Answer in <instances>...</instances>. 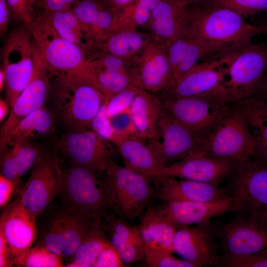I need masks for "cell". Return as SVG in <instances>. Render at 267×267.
<instances>
[{
  "label": "cell",
  "mask_w": 267,
  "mask_h": 267,
  "mask_svg": "<svg viewBox=\"0 0 267 267\" xmlns=\"http://www.w3.org/2000/svg\"><path fill=\"white\" fill-rule=\"evenodd\" d=\"M253 216L261 220L263 222L267 224V210Z\"/></svg>",
  "instance_id": "6125c7cd"
},
{
  "label": "cell",
  "mask_w": 267,
  "mask_h": 267,
  "mask_svg": "<svg viewBox=\"0 0 267 267\" xmlns=\"http://www.w3.org/2000/svg\"><path fill=\"white\" fill-rule=\"evenodd\" d=\"M100 222L93 225L75 250L70 262L65 267H90L105 244L108 241Z\"/></svg>",
  "instance_id": "836d02e7"
},
{
  "label": "cell",
  "mask_w": 267,
  "mask_h": 267,
  "mask_svg": "<svg viewBox=\"0 0 267 267\" xmlns=\"http://www.w3.org/2000/svg\"><path fill=\"white\" fill-rule=\"evenodd\" d=\"M241 164L192 152L171 165L162 167L159 177L170 176L219 185L222 180L229 178Z\"/></svg>",
  "instance_id": "d6986e66"
},
{
  "label": "cell",
  "mask_w": 267,
  "mask_h": 267,
  "mask_svg": "<svg viewBox=\"0 0 267 267\" xmlns=\"http://www.w3.org/2000/svg\"><path fill=\"white\" fill-rule=\"evenodd\" d=\"M185 5H201L210 3L215 0H176Z\"/></svg>",
  "instance_id": "680465c9"
},
{
  "label": "cell",
  "mask_w": 267,
  "mask_h": 267,
  "mask_svg": "<svg viewBox=\"0 0 267 267\" xmlns=\"http://www.w3.org/2000/svg\"><path fill=\"white\" fill-rule=\"evenodd\" d=\"M13 265L7 242L2 234L0 233V267H11Z\"/></svg>",
  "instance_id": "11a10c76"
},
{
  "label": "cell",
  "mask_w": 267,
  "mask_h": 267,
  "mask_svg": "<svg viewBox=\"0 0 267 267\" xmlns=\"http://www.w3.org/2000/svg\"><path fill=\"white\" fill-rule=\"evenodd\" d=\"M43 11L62 38L80 47L86 54L87 53L90 44L81 23L72 9L64 11Z\"/></svg>",
  "instance_id": "d6a6232c"
},
{
  "label": "cell",
  "mask_w": 267,
  "mask_h": 267,
  "mask_svg": "<svg viewBox=\"0 0 267 267\" xmlns=\"http://www.w3.org/2000/svg\"><path fill=\"white\" fill-rule=\"evenodd\" d=\"M105 95L119 92L133 86L131 74L113 69L93 67Z\"/></svg>",
  "instance_id": "74e56055"
},
{
  "label": "cell",
  "mask_w": 267,
  "mask_h": 267,
  "mask_svg": "<svg viewBox=\"0 0 267 267\" xmlns=\"http://www.w3.org/2000/svg\"><path fill=\"white\" fill-rule=\"evenodd\" d=\"M34 40L28 26L13 31L5 44L2 68L6 101L11 108L31 81L34 70Z\"/></svg>",
  "instance_id": "30bf717a"
},
{
  "label": "cell",
  "mask_w": 267,
  "mask_h": 267,
  "mask_svg": "<svg viewBox=\"0 0 267 267\" xmlns=\"http://www.w3.org/2000/svg\"><path fill=\"white\" fill-rule=\"evenodd\" d=\"M176 227L160 215L155 207H148L139 227L144 249L174 252L173 241Z\"/></svg>",
  "instance_id": "f1b7e54d"
},
{
  "label": "cell",
  "mask_w": 267,
  "mask_h": 267,
  "mask_svg": "<svg viewBox=\"0 0 267 267\" xmlns=\"http://www.w3.org/2000/svg\"><path fill=\"white\" fill-rule=\"evenodd\" d=\"M10 13L6 0H0V34L3 36L8 30Z\"/></svg>",
  "instance_id": "db71d44e"
},
{
  "label": "cell",
  "mask_w": 267,
  "mask_h": 267,
  "mask_svg": "<svg viewBox=\"0 0 267 267\" xmlns=\"http://www.w3.org/2000/svg\"><path fill=\"white\" fill-rule=\"evenodd\" d=\"M160 0H135L120 10L115 30L144 27ZM114 31V30H113Z\"/></svg>",
  "instance_id": "d590c367"
},
{
  "label": "cell",
  "mask_w": 267,
  "mask_h": 267,
  "mask_svg": "<svg viewBox=\"0 0 267 267\" xmlns=\"http://www.w3.org/2000/svg\"><path fill=\"white\" fill-rule=\"evenodd\" d=\"M63 175L57 157L51 154L41 156L28 180L19 191V202L37 217L58 195Z\"/></svg>",
  "instance_id": "7c38bea8"
},
{
  "label": "cell",
  "mask_w": 267,
  "mask_h": 267,
  "mask_svg": "<svg viewBox=\"0 0 267 267\" xmlns=\"http://www.w3.org/2000/svg\"><path fill=\"white\" fill-rule=\"evenodd\" d=\"M234 103L242 111L256 140L254 157L267 152V102L249 96Z\"/></svg>",
  "instance_id": "1f68e13d"
},
{
  "label": "cell",
  "mask_w": 267,
  "mask_h": 267,
  "mask_svg": "<svg viewBox=\"0 0 267 267\" xmlns=\"http://www.w3.org/2000/svg\"><path fill=\"white\" fill-rule=\"evenodd\" d=\"M57 102L61 117L74 130L91 129L105 94L91 84L76 78H58Z\"/></svg>",
  "instance_id": "ba28073f"
},
{
  "label": "cell",
  "mask_w": 267,
  "mask_h": 267,
  "mask_svg": "<svg viewBox=\"0 0 267 267\" xmlns=\"http://www.w3.org/2000/svg\"><path fill=\"white\" fill-rule=\"evenodd\" d=\"M217 266L227 267H267V248L244 255L222 256Z\"/></svg>",
  "instance_id": "ab89813d"
},
{
  "label": "cell",
  "mask_w": 267,
  "mask_h": 267,
  "mask_svg": "<svg viewBox=\"0 0 267 267\" xmlns=\"http://www.w3.org/2000/svg\"><path fill=\"white\" fill-rule=\"evenodd\" d=\"M9 107L6 100L0 99V121L1 122L5 118L8 111Z\"/></svg>",
  "instance_id": "91938a15"
},
{
  "label": "cell",
  "mask_w": 267,
  "mask_h": 267,
  "mask_svg": "<svg viewBox=\"0 0 267 267\" xmlns=\"http://www.w3.org/2000/svg\"><path fill=\"white\" fill-rule=\"evenodd\" d=\"M134 124L138 136L143 140H158V120L163 111L160 96L139 89L130 108Z\"/></svg>",
  "instance_id": "4316f807"
},
{
  "label": "cell",
  "mask_w": 267,
  "mask_h": 267,
  "mask_svg": "<svg viewBox=\"0 0 267 267\" xmlns=\"http://www.w3.org/2000/svg\"><path fill=\"white\" fill-rule=\"evenodd\" d=\"M208 4L230 8L243 17L267 12V0H215Z\"/></svg>",
  "instance_id": "b9f144b4"
},
{
  "label": "cell",
  "mask_w": 267,
  "mask_h": 267,
  "mask_svg": "<svg viewBox=\"0 0 267 267\" xmlns=\"http://www.w3.org/2000/svg\"><path fill=\"white\" fill-rule=\"evenodd\" d=\"M10 16L18 22L30 25L33 21L36 10L34 4L37 0H6Z\"/></svg>",
  "instance_id": "f6af8a7d"
},
{
  "label": "cell",
  "mask_w": 267,
  "mask_h": 267,
  "mask_svg": "<svg viewBox=\"0 0 267 267\" xmlns=\"http://www.w3.org/2000/svg\"><path fill=\"white\" fill-rule=\"evenodd\" d=\"M160 97L163 110L192 131L199 145L230 104L223 93L190 97Z\"/></svg>",
  "instance_id": "52a82bcc"
},
{
  "label": "cell",
  "mask_w": 267,
  "mask_h": 267,
  "mask_svg": "<svg viewBox=\"0 0 267 267\" xmlns=\"http://www.w3.org/2000/svg\"><path fill=\"white\" fill-rule=\"evenodd\" d=\"M261 28V34L267 36V21L260 24Z\"/></svg>",
  "instance_id": "be15d7a7"
},
{
  "label": "cell",
  "mask_w": 267,
  "mask_h": 267,
  "mask_svg": "<svg viewBox=\"0 0 267 267\" xmlns=\"http://www.w3.org/2000/svg\"><path fill=\"white\" fill-rule=\"evenodd\" d=\"M158 126L162 141L149 140L147 145L162 167L180 160L198 148L194 133L163 110Z\"/></svg>",
  "instance_id": "e0dca14e"
},
{
  "label": "cell",
  "mask_w": 267,
  "mask_h": 267,
  "mask_svg": "<svg viewBox=\"0 0 267 267\" xmlns=\"http://www.w3.org/2000/svg\"><path fill=\"white\" fill-rule=\"evenodd\" d=\"M36 217L18 198L3 211L0 219V233L8 245L11 262L31 247L37 235Z\"/></svg>",
  "instance_id": "ffe728a7"
},
{
  "label": "cell",
  "mask_w": 267,
  "mask_h": 267,
  "mask_svg": "<svg viewBox=\"0 0 267 267\" xmlns=\"http://www.w3.org/2000/svg\"><path fill=\"white\" fill-rule=\"evenodd\" d=\"M155 180L161 186L154 191L153 196L165 202H212L229 196L225 188H219L215 184L182 178L178 180L170 176H160Z\"/></svg>",
  "instance_id": "7402d4cb"
},
{
  "label": "cell",
  "mask_w": 267,
  "mask_h": 267,
  "mask_svg": "<svg viewBox=\"0 0 267 267\" xmlns=\"http://www.w3.org/2000/svg\"><path fill=\"white\" fill-rule=\"evenodd\" d=\"M105 173L111 208L124 220H133L140 216L154 192L148 179L118 165L112 159Z\"/></svg>",
  "instance_id": "8992f818"
},
{
  "label": "cell",
  "mask_w": 267,
  "mask_h": 267,
  "mask_svg": "<svg viewBox=\"0 0 267 267\" xmlns=\"http://www.w3.org/2000/svg\"><path fill=\"white\" fill-rule=\"evenodd\" d=\"M17 184L3 176H0V207H5L11 198Z\"/></svg>",
  "instance_id": "f5cc1de1"
},
{
  "label": "cell",
  "mask_w": 267,
  "mask_h": 267,
  "mask_svg": "<svg viewBox=\"0 0 267 267\" xmlns=\"http://www.w3.org/2000/svg\"><path fill=\"white\" fill-rule=\"evenodd\" d=\"M225 188L231 211L254 215L267 210V163L253 157L241 164Z\"/></svg>",
  "instance_id": "9c48e42d"
},
{
  "label": "cell",
  "mask_w": 267,
  "mask_h": 267,
  "mask_svg": "<svg viewBox=\"0 0 267 267\" xmlns=\"http://www.w3.org/2000/svg\"><path fill=\"white\" fill-rule=\"evenodd\" d=\"M229 196L212 202L174 201L165 202L155 208L164 218L176 226L209 222L216 217L231 211Z\"/></svg>",
  "instance_id": "44dd1931"
},
{
  "label": "cell",
  "mask_w": 267,
  "mask_h": 267,
  "mask_svg": "<svg viewBox=\"0 0 267 267\" xmlns=\"http://www.w3.org/2000/svg\"><path fill=\"white\" fill-rule=\"evenodd\" d=\"M100 224L108 241L117 252L129 243L142 240L139 227L130 225L109 211L102 218Z\"/></svg>",
  "instance_id": "e575fe53"
},
{
  "label": "cell",
  "mask_w": 267,
  "mask_h": 267,
  "mask_svg": "<svg viewBox=\"0 0 267 267\" xmlns=\"http://www.w3.org/2000/svg\"><path fill=\"white\" fill-rule=\"evenodd\" d=\"M93 267H123L126 266L122 262L117 251L108 241L98 253Z\"/></svg>",
  "instance_id": "681fc988"
},
{
  "label": "cell",
  "mask_w": 267,
  "mask_h": 267,
  "mask_svg": "<svg viewBox=\"0 0 267 267\" xmlns=\"http://www.w3.org/2000/svg\"><path fill=\"white\" fill-rule=\"evenodd\" d=\"M146 265L150 267H196L183 259L177 258L171 253L157 250L144 249Z\"/></svg>",
  "instance_id": "ee69618b"
},
{
  "label": "cell",
  "mask_w": 267,
  "mask_h": 267,
  "mask_svg": "<svg viewBox=\"0 0 267 267\" xmlns=\"http://www.w3.org/2000/svg\"><path fill=\"white\" fill-rule=\"evenodd\" d=\"M252 96L267 102V71Z\"/></svg>",
  "instance_id": "9f6ffc18"
},
{
  "label": "cell",
  "mask_w": 267,
  "mask_h": 267,
  "mask_svg": "<svg viewBox=\"0 0 267 267\" xmlns=\"http://www.w3.org/2000/svg\"><path fill=\"white\" fill-rule=\"evenodd\" d=\"M39 243L44 246L53 254L63 259L60 228L56 215L52 217L43 228L41 231Z\"/></svg>",
  "instance_id": "7bdbcfd3"
},
{
  "label": "cell",
  "mask_w": 267,
  "mask_h": 267,
  "mask_svg": "<svg viewBox=\"0 0 267 267\" xmlns=\"http://www.w3.org/2000/svg\"><path fill=\"white\" fill-rule=\"evenodd\" d=\"M135 0H104L109 6L117 9H122Z\"/></svg>",
  "instance_id": "6f0895ef"
},
{
  "label": "cell",
  "mask_w": 267,
  "mask_h": 267,
  "mask_svg": "<svg viewBox=\"0 0 267 267\" xmlns=\"http://www.w3.org/2000/svg\"><path fill=\"white\" fill-rule=\"evenodd\" d=\"M57 146L73 165L100 174L105 172L114 154L110 142L91 129L74 130L63 134Z\"/></svg>",
  "instance_id": "5bb4252c"
},
{
  "label": "cell",
  "mask_w": 267,
  "mask_h": 267,
  "mask_svg": "<svg viewBox=\"0 0 267 267\" xmlns=\"http://www.w3.org/2000/svg\"><path fill=\"white\" fill-rule=\"evenodd\" d=\"M132 85L153 93H165L175 86L166 45L152 40L141 53L134 58Z\"/></svg>",
  "instance_id": "4fadbf2b"
},
{
  "label": "cell",
  "mask_w": 267,
  "mask_h": 267,
  "mask_svg": "<svg viewBox=\"0 0 267 267\" xmlns=\"http://www.w3.org/2000/svg\"><path fill=\"white\" fill-rule=\"evenodd\" d=\"M188 22L187 5L176 0H160L143 28L167 47L184 33Z\"/></svg>",
  "instance_id": "cb8c5ba5"
},
{
  "label": "cell",
  "mask_w": 267,
  "mask_h": 267,
  "mask_svg": "<svg viewBox=\"0 0 267 267\" xmlns=\"http://www.w3.org/2000/svg\"><path fill=\"white\" fill-rule=\"evenodd\" d=\"M63 260L38 243L15 259L13 263L27 267H64Z\"/></svg>",
  "instance_id": "8d00e7d4"
},
{
  "label": "cell",
  "mask_w": 267,
  "mask_h": 267,
  "mask_svg": "<svg viewBox=\"0 0 267 267\" xmlns=\"http://www.w3.org/2000/svg\"><path fill=\"white\" fill-rule=\"evenodd\" d=\"M106 106L107 99L105 98L92 122L91 129L104 139L113 143L116 138V134L110 118L107 116Z\"/></svg>",
  "instance_id": "bcb514c9"
},
{
  "label": "cell",
  "mask_w": 267,
  "mask_h": 267,
  "mask_svg": "<svg viewBox=\"0 0 267 267\" xmlns=\"http://www.w3.org/2000/svg\"><path fill=\"white\" fill-rule=\"evenodd\" d=\"M79 0H37L36 2L43 10L51 11H64L72 9Z\"/></svg>",
  "instance_id": "816d5d0a"
},
{
  "label": "cell",
  "mask_w": 267,
  "mask_h": 267,
  "mask_svg": "<svg viewBox=\"0 0 267 267\" xmlns=\"http://www.w3.org/2000/svg\"><path fill=\"white\" fill-rule=\"evenodd\" d=\"M187 5L186 31L211 47L217 53L242 48L261 35L260 25L247 22L236 11L212 4Z\"/></svg>",
  "instance_id": "6da1fadb"
},
{
  "label": "cell",
  "mask_w": 267,
  "mask_h": 267,
  "mask_svg": "<svg viewBox=\"0 0 267 267\" xmlns=\"http://www.w3.org/2000/svg\"><path fill=\"white\" fill-rule=\"evenodd\" d=\"M140 89L131 86L115 94L105 96L106 114L109 118L130 109L133 101Z\"/></svg>",
  "instance_id": "60d3db41"
},
{
  "label": "cell",
  "mask_w": 267,
  "mask_h": 267,
  "mask_svg": "<svg viewBox=\"0 0 267 267\" xmlns=\"http://www.w3.org/2000/svg\"><path fill=\"white\" fill-rule=\"evenodd\" d=\"M27 26L52 76L58 79L76 78L84 80L105 93L84 51L62 38L43 10H36L33 21Z\"/></svg>",
  "instance_id": "7a4b0ae2"
},
{
  "label": "cell",
  "mask_w": 267,
  "mask_h": 267,
  "mask_svg": "<svg viewBox=\"0 0 267 267\" xmlns=\"http://www.w3.org/2000/svg\"><path fill=\"white\" fill-rule=\"evenodd\" d=\"M56 215L60 228L62 257L70 260L90 229L100 222L66 210Z\"/></svg>",
  "instance_id": "f546056e"
},
{
  "label": "cell",
  "mask_w": 267,
  "mask_h": 267,
  "mask_svg": "<svg viewBox=\"0 0 267 267\" xmlns=\"http://www.w3.org/2000/svg\"><path fill=\"white\" fill-rule=\"evenodd\" d=\"M143 139L136 137L117 136L114 144L121 156L124 166L148 179L159 177L162 166Z\"/></svg>",
  "instance_id": "484cf974"
},
{
  "label": "cell",
  "mask_w": 267,
  "mask_h": 267,
  "mask_svg": "<svg viewBox=\"0 0 267 267\" xmlns=\"http://www.w3.org/2000/svg\"><path fill=\"white\" fill-rule=\"evenodd\" d=\"M169 61L176 82L202 59L217 53L201 40L185 31L167 46Z\"/></svg>",
  "instance_id": "d4e9b609"
},
{
  "label": "cell",
  "mask_w": 267,
  "mask_h": 267,
  "mask_svg": "<svg viewBox=\"0 0 267 267\" xmlns=\"http://www.w3.org/2000/svg\"><path fill=\"white\" fill-rule=\"evenodd\" d=\"M53 130L52 114L44 105L26 116L16 125L10 135L8 148L16 143L30 141L46 135Z\"/></svg>",
  "instance_id": "4dcf8cb0"
},
{
  "label": "cell",
  "mask_w": 267,
  "mask_h": 267,
  "mask_svg": "<svg viewBox=\"0 0 267 267\" xmlns=\"http://www.w3.org/2000/svg\"><path fill=\"white\" fill-rule=\"evenodd\" d=\"M100 174L73 165L63 173L58 195L65 210L100 222L111 208L108 188Z\"/></svg>",
  "instance_id": "277c9868"
},
{
  "label": "cell",
  "mask_w": 267,
  "mask_h": 267,
  "mask_svg": "<svg viewBox=\"0 0 267 267\" xmlns=\"http://www.w3.org/2000/svg\"><path fill=\"white\" fill-rule=\"evenodd\" d=\"M34 70L28 85L19 96L3 125L0 135V154L8 148L10 135L19 122L26 116L45 105L51 75L43 55L34 41Z\"/></svg>",
  "instance_id": "8fae6325"
},
{
  "label": "cell",
  "mask_w": 267,
  "mask_h": 267,
  "mask_svg": "<svg viewBox=\"0 0 267 267\" xmlns=\"http://www.w3.org/2000/svg\"><path fill=\"white\" fill-rule=\"evenodd\" d=\"M5 86V73L3 68L0 70V91L3 89Z\"/></svg>",
  "instance_id": "94428289"
},
{
  "label": "cell",
  "mask_w": 267,
  "mask_h": 267,
  "mask_svg": "<svg viewBox=\"0 0 267 267\" xmlns=\"http://www.w3.org/2000/svg\"><path fill=\"white\" fill-rule=\"evenodd\" d=\"M227 69L221 53L197 64L161 96L183 97L223 93Z\"/></svg>",
  "instance_id": "2e32d148"
},
{
  "label": "cell",
  "mask_w": 267,
  "mask_h": 267,
  "mask_svg": "<svg viewBox=\"0 0 267 267\" xmlns=\"http://www.w3.org/2000/svg\"><path fill=\"white\" fill-rule=\"evenodd\" d=\"M214 231L222 256L248 255L267 248V224L253 216L237 217Z\"/></svg>",
  "instance_id": "9a60e30c"
},
{
  "label": "cell",
  "mask_w": 267,
  "mask_h": 267,
  "mask_svg": "<svg viewBox=\"0 0 267 267\" xmlns=\"http://www.w3.org/2000/svg\"><path fill=\"white\" fill-rule=\"evenodd\" d=\"M209 222L197 226H177L173 241L174 252L196 267L217 265L220 256Z\"/></svg>",
  "instance_id": "ac0fdd59"
},
{
  "label": "cell",
  "mask_w": 267,
  "mask_h": 267,
  "mask_svg": "<svg viewBox=\"0 0 267 267\" xmlns=\"http://www.w3.org/2000/svg\"><path fill=\"white\" fill-rule=\"evenodd\" d=\"M72 10L81 24L90 48L102 42L114 30L120 11L104 0H79Z\"/></svg>",
  "instance_id": "603a6c76"
},
{
  "label": "cell",
  "mask_w": 267,
  "mask_h": 267,
  "mask_svg": "<svg viewBox=\"0 0 267 267\" xmlns=\"http://www.w3.org/2000/svg\"><path fill=\"white\" fill-rule=\"evenodd\" d=\"M221 54L227 69L223 91L228 102L252 96L267 71V44L252 43Z\"/></svg>",
  "instance_id": "5b68a950"
},
{
  "label": "cell",
  "mask_w": 267,
  "mask_h": 267,
  "mask_svg": "<svg viewBox=\"0 0 267 267\" xmlns=\"http://www.w3.org/2000/svg\"><path fill=\"white\" fill-rule=\"evenodd\" d=\"M254 157L260 159L267 163V152L263 153Z\"/></svg>",
  "instance_id": "e7e4bbea"
},
{
  "label": "cell",
  "mask_w": 267,
  "mask_h": 267,
  "mask_svg": "<svg viewBox=\"0 0 267 267\" xmlns=\"http://www.w3.org/2000/svg\"><path fill=\"white\" fill-rule=\"evenodd\" d=\"M110 120L117 136L141 138L134 124L130 109L115 115Z\"/></svg>",
  "instance_id": "7dc6e473"
},
{
  "label": "cell",
  "mask_w": 267,
  "mask_h": 267,
  "mask_svg": "<svg viewBox=\"0 0 267 267\" xmlns=\"http://www.w3.org/2000/svg\"><path fill=\"white\" fill-rule=\"evenodd\" d=\"M12 146L15 151L18 174L20 178L41 157L40 148L30 141L17 142Z\"/></svg>",
  "instance_id": "f35d334b"
},
{
  "label": "cell",
  "mask_w": 267,
  "mask_h": 267,
  "mask_svg": "<svg viewBox=\"0 0 267 267\" xmlns=\"http://www.w3.org/2000/svg\"><path fill=\"white\" fill-rule=\"evenodd\" d=\"M153 40L148 33L136 28H119L111 32L89 51L108 53L122 58L133 59L139 55Z\"/></svg>",
  "instance_id": "83f0119b"
},
{
  "label": "cell",
  "mask_w": 267,
  "mask_h": 267,
  "mask_svg": "<svg viewBox=\"0 0 267 267\" xmlns=\"http://www.w3.org/2000/svg\"><path fill=\"white\" fill-rule=\"evenodd\" d=\"M0 175L13 181L17 184L20 181L18 176L17 163L13 146L7 148L1 154Z\"/></svg>",
  "instance_id": "c3c4849f"
},
{
  "label": "cell",
  "mask_w": 267,
  "mask_h": 267,
  "mask_svg": "<svg viewBox=\"0 0 267 267\" xmlns=\"http://www.w3.org/2000/svg\"><path fill=\"white\" fill-rule=\"evenodd\" d=\"M256 151L257 143L245 118L232 102L193 152L243 163L253 158Z\"/></svg>",
  "instance_id": "3957f363"
},
{
  "label": "cell",
  "mask_w": 267,
  "mask_h": 267,
  "mask_svg": "<svg viewBox=\"0 0 267 267\" xmlns=\"http://www.w3.org/2000/svg\"><path fill=\"white\" fill-rule=\"evenodd\" d=\"M118 253L125 265H129L145 258L144 247L142 240L135 241L128 244Z\"/></svg>",
  "instance_id": "f907efd6"
}]
</instances>
